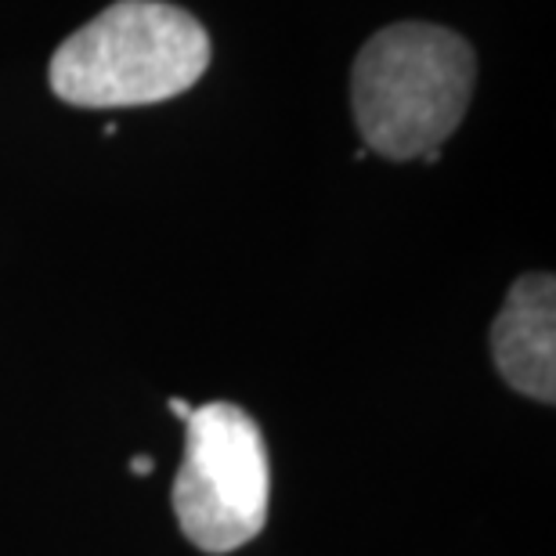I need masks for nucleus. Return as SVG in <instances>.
<instances>
[{
  "label": "nucleus",
  "mask_w": 556,
  "mask_h": 556,
  "mask_svg": "<svg viewBox=\"0 0 556 556\" xmlns=\"http://www.w3.org/2000/svg\"><path fill=\"white\" fill-rule=\"evenodd\" d=\"M477 59L459 33L430 22H397L358 51L351 76L354 119L369 152L422 160L463 124Z\"/></svg>",
  "instance_id": "1"
},
{
  "label": "nucleus",
  "mask_w": 556,
  "mask_h": 556,
  "mask_svg": "<svg viewBox=\"0 0 556 556\" xmlns=\"http://www.w3.org/2000/svg\"><path fill=\"white\" fill-rule=\"evenodd\" d=\"M210 65V37L185 8L119 0L51 54V91L80 109L155 105L195 87Z\"/></svg>",
  "instance_id": "2"
},
{
  "label": "nucleus",
  "mask_w": 556,
  "mask_h": 556,
  "mask_svg": "<svg viewBox=\"0 0 556 556\" xmlns=\"http://www.w3.org/2000/svg\"><path fill=\"white\" fill-rule=\"evenodd\" d=\"M185 463L174 481V514L195 549L225 556L261 535L271 503L268 444L250 413L210 402L188 416Z\"/></svg>",
  "instance_id": "3"
},
{
  "label": "nucleus",
  "mask_w": 556,
  "mask_h": 556,
  "mask_svg": "<svg viewBox=\"0 0 556 556\" xmlns=\"http://www.w3.org/2000/svg\"><path fill=\"white\" fill-rule=\"evenodd\" d=\"M495 369L514 391L556 402V282L549 271L517 278L492 326Z\"/></svg>",
  "instance_id": "4"
},
{
  "label": "nucleus",
  "mask_w": 556,
  "mask_h": 556,
  "mask_svg": "<svg viewBox=\"0 0 556 556\" xmlns=\"http://www.w3.org/2000/svg\"><path fill=\"white\" fill-rule=\"evenodd\" d=\"M130 473H135V477H149L152 473V459H149V455H135V459H130Z\"/></svg>",
  "instance_id": "5"
},
{
  "label": "nucleus",
  "mask_w": 556,
  "mask_h": 556,
  "mask_svg": "<svg viewBox=\"0 0 556 556\" xmlns=\"http://www.w3.org/2000/svg\"><path fill=\"white\" fill-rule=\"evenodd\" d=\"M170 413L181 419V422H188V416H192V405L181 402V397H170Z\"/></svg>",
  "instance_id": "6"
}]
</instances>
